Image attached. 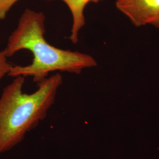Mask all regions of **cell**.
<instances>
[{
  "label": "cell",
  "mask_w": 159,
  "mask_h": 159,
  "mask_svg": "<svg viewBox=\"0 0 159 159\" xmlns=\"http://www.w3.org/2000/svg\"><path fill=\"white\" fill-rule=\"evenodd\" d=\"M45 33L44 14L25 9L2 51L8 58L20 50H29L32 53L33 60L27 66H13L8 75L32 77L33 81L39 84L51 72L79 74L85 68L97 66L96 60L89 54L52 46L45 39Z\"/></svg>",
  "instance_id": "cell-1"
},
{
  "label": "cell",
  "mask_w": 159,
  "mask_h": 159,
  "mask_svg": "<svg viewBox=\"0 0 159 159\" xmlns=\"http://www.w3.org/2000/svg\"><path fill=\"white\" fill-rule=\"evenodd\" d=\"M14 78L0 96V155L21 142L27 133L45 119L63 83L61 74L57 73L27 94L23 90L25 77Z\"/></svg>",
  "instance_id": "cell-2"
},
{
  "label": "cell",
  "mask_w": 159,
  "mask_h": 159,
  "mask_svg": "<svg viewBox=\"0 0 159 159\" xmlns=\"http://www.w3.org/2000/svg\"><path fill=\"white\" fill-rule=\"evenodd\" d=\"M116 6L137 27L152 25L159 18V0H116Z\"/></svg>",
  "instance_id": "cell-3"
},
{
  "label": "cell",
  "mask_w": 159,
  "mask_h": 159,
  "mask_svg": "<svg viewBox=\"0 0 159 159\" xmlns=\"http://www.w3.org/2000/svg\"><path fill=\"white\" fill-rule=\"evenodd\" d=\"M52 1V0H46ZM64 2L70 10L72 16V26L69 39L77 44L79 40V33L85 25L84 10L86 6L90 2L98 3L102 0H60Z\"/></svg>",
  "instance_id": "cell-4"
},
{
  "label": "cell",
  "mask_w": 159,
  "mask_h": 159,
  "mask_svg": "<svg viewBox=\"0 0 159 159\" xmlns=\"http://www.w3.org/2000/svg\"><path fill=\"white\" fill-rule=\"evenodd\" d=\"M13 65L8 61V57L6 56L3 51H0V80L6 75H8Z\"/></svg>",
  "instance_id": "cell-5"
},
{
  "label": "cell",
  "mask_w": 159,
  "mask_h": 159,
  "mask_svg": "<svg viewBox=\"0 0 159 159\" xmlns=\"http://www.w3.org/2000/svg\"><path fill=\"white\" fill-rule=\"evenodd\" d=\"M19 0H0V20L6 18L8 12Z\"/></svg>",
  "instance_id": "cell-6"
},
{
  "label": "cell",
  "mask_w": 159,
  "mask_h": 159,
  "mask_svg": "<svg viewBox=\"0 0 159 159\" xmlns=\"http://www.w3.org/2000/svg\"><path fill=\"white\" fill-rule=\"evenodd\" d=\"M152 25H153L154 27H155L157 29H159V18L152 24Z\"/></svg>",
  "instance_id": "cell-7"
}]
</instances>
